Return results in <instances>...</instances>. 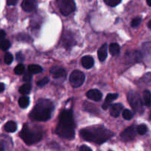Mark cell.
<instances>
[{
    "mask_svg": "<svg viewBox=\"0 0 151 151\" xmlns=\"http://www.w3.org/2000/svg\"><path fill=\"white\" fill-rule=\"evenodd\" d=\"M75 124L73 118V112L70 109L62 111L59 116L58 124L56 133L59 137L66 139L75 138Z\"/></svg>",
    "mask_w": 151,
    "mask_h": 151,
    "instance_id": "obj_1",
    "label": "cell"
},
{
    "mask_svg": "<svg viewBox=\"0 0 151 151\" xmlns=\"http://www.w3.org/2000/svg\"><path fill=\"white\" fill-rule=\"evenodd\" d=\"M81 137L88 142H93L97 144H102L113 137L114 134L110 130L101 125L91 126L81 130Z\"/></svg>",
    "mask_w": 151,
    "mask_h": 151,
    "instance_id": "obj_2",
    "label": "cell"
},
{
    "mask_svg": "<svg viewBox=\"0 0 151 151\" xmlns=\"http://www.w3.org/2000/svg\"><path fill=\"white\" fill-rule=\"evenodd\" d=\"M53 109L54 104L51 100L47 99H41L37 102L29 116L33 120L40 122L47 121L51 117Z\"/></svg>",
    "mask_w": 151,
    "mask_h": 151,
    "instance_id": "obj_3",
    "label": "cell"
},
{
    "mask_svg": "<svg viewBox=\"0 0 151 151\" xmlns=\"http://www.w3.org/2000/svg\"><path fill=\"white\" fill-rule=\"evenodd\" d=\"M20 137L27 145L35 144L42 139L43 132L39 128H31L28 125H24Z\"/></svg>",
    "mask_w": 151,
    "mask_h": 151,
    "instance_id": "obj_4",
    "label": "cell"
},
{
    "mask_svg": "<svg viewBox=\"0 0 151 151\" xmlns=\"http://www.w3.org/2000/svg\"><path fill=\"white\" fill-rule=\"evenodd\" d=\"M128 101L134 111L139 114H142L144 112L142 100L137 91H129L128 94Z\"/></svg>",
    "mask_w": 151,
    "mask_h": 151,
    "instance_id": "obj_5",
    "label": "cell"
},
{
    "mask_svg": "<svg viewBox=\"0 0 151 151\" xmlns=\"http://www.w3.org/2000/svg\"><path fill=\"white\" fill-rule=\"evenodd\" d=\"M60 13L63 16H69L76 8L75 0H56Z\"/></svg>",
    "mask_w": 151,
    "mask_h": 151,
    "instance_id": "obj_6",
    "label": "cell"
},
{
    "mask_svg": "<svg viewBox=\"0 0 151 151\" xmlns=\"http://www.w3.org/2000/svg\"><path fill=\"white\" fill-rule=\"evenodd\" d=\"M85 81V75L83 72L79 70H75L72 72L69 78L70 83L74 88H78L81 86Z\"/></svg>",
    "mask_w": 151,
    "mask_h": 151,
    "instance_id": "obj_7",
    "label": "cell"
},
{
    "mask_svg": "<svg viewBox=\"0 0 151 151\" xmlns=\"http://www.w3.org/2000/svg\"><path fill=\"white\" fill-rule=\"evenodd\" d=\"M60 42H61V44L63 45V47L66 49H70L71 47H72L76 44L73 33H72L71 32H69V31L63 32Z\"/></svg>",
    "mask_w": 151,
    "mask_h": 151,
    "instance_id": "obj_8",
    "label": "cell"
},
{
    "mask_svg": "<svg viewBox=\"0 0 151 151\" xmlns=\"http://www.w3.org/2000/svg\"><path fill=\"white\" fill-rule=\"evenodd\" d=\"M136 135H137V128H135L134 125H132V126L128 127L124 131H122L121 133L120 137L123 141L128 142L134 139Z\"/></svg>",
    "mask_w": 151,
    "mask_h": 151,
    "instance_id": "obj_9",
    "label": "cell"
},
{
    "mask_svg": "<svg viewBox=\"0 0 151 151\" xmlns=\"http://www.w3.org/2000/svg\"><path fill=\"white\" fill-rule=\"evenodd\" d=\"M50 74L54 78H63L66 77V72L63 68L54 66L50 69Z\"/></svg>",
    "mask_w": 151,
    "mask_h": 151,
    "instance_id": "obj_10",
    "label": "cell"
},
{
    "mask_svg": "<svg viewBox=\"0 0 151 151\" xmlns=\"http://www.w3.org/2000/svg\"><path fill=\"white\" fill-rule=\"evenodd\" d=\"M37 6V0H23L22 7L24 11L31 12L35 9Z\"/></svg>",
    "mask_w": 151,
    "mask_h": 151,
    "instance_id": "obj_11",
    "label": "cell"
},
{
    "mask_svg": "<svg viewBox=\"0 0 151 151\" xmlns=\"http://www.w3.org/2000/svg\"><path fill=\"white\" fill-rule=\"evenodd\" d=\"M86 96L90 100L94 101H100L103 97V94L98 89H91L86 93Z\"/></svg>",
    "mask_w": 151,
    "mask_h": 151,
    "instance_id": "obj_12",
    "label": "cell"
},
{
    "mask_svg": "<svg viewBox=\"0 0 151 151\" xmlns=\"http://www.w3.org/2000/svg\"><path fill=\"white\" fill-rule=\"evenodd\" d=\"M122 109H123V106L121 103H116V104L112 105L110 109L111 115L114 117H118L122 111Z\"/></svg>",
    "mask_w": 151,
    "mask_h": 151,
    "instance_id": "obj_13",
    "label": "cell"
},
{
    "mask_svg": "<svg viewBox=\"0 0 151 151\" xmlns=\"http://www.w3.org/2000/svg\"><path fill=\"white\" fill-rule=\"evenodd\" d=\"M81 63H82V66L85 69H91L94 66V58L90 55H86L84 57H83L82 60H81Z\"/></svg>",
    "mask_w": 151,
    "mask_h": 151,
    "instance_id": "obj_14",
    "label": "cell"
},
{
    "mask_svg": "<svg viewBox=\"0 0 151 151\" xmlns=\"http://www.w3.org/2000/svg\"><path fill=\"white\" fill-rule=\"evenodd\" d=\"M118 97V94H109L106 97V100H105V102L103 104V109L106 110L109 106H111V103L114 101V100H116Z\"/></svg>",
    "mask_w": 151,
    "mask_h": 151,
    "instance_id": "obj_15",
    "label": "cell"
},
{
    "mask_svg": "<svg viewBox=\"0 0 151 151\" xmlns=\"http://www.w3.org/2000/svg\"><path fill=\"white\" fill-rule=\"evenodd\" d=\"M97 55H98V58L100 61H104L106 59L108 55L107 52V45L106 44H103L98 50V53H97Z\"/></svg>",
    "mask_w": 151,
    "mask_h": 151,
    "instance_id": "obj_16",
    "label": "cell"
},
{
    "mask_svg": "<svg viewBox=\"0 0 151 151\" xmlns=\"http://www.w3.org/2000/svg\"><path fill=\"white\" fill-rule=\"evenodd\" d=\"M4 130L8 133H13L17 129V125L14 121H9L4 125Z\"/></svg>",
    "mask_w": 151,
    "mask_h": 151,
    "instance_id": "obj_17",
    "label": "cell"
},
{
    "mask_svg": "<svg viewBox=\"0 0 151 151\" xmlns=\"http://www.w3.org/2000/svg\"><path fill=\"white\" fill-rule=\"evenodd\" d=\"M109 51L111 55L115 56L118 55L120 52V47H119V44L116 43H112L109 46Z\"/></svg>",
    "mask_w": 151,
    "mask_h": 151,
    "instance_id": "obj_18",
    "label": "cell"
},
{
    "mask_svg": "<svg viewBox=\"0 0 151 151\" xmlns=\"http://www.w3.org/2000/svg\"><path fill=\"white\" fill-rule=\"evenodd\" d=\"M31 89H32V86L30 83H27L24 84L23 86L20 87L19 88V92L22 94V95H27L28 94H29Z\"/></svg>",
    "mask_w": 151,
    "mask_h": 151,
    "instance_id": "obj_19",
    "label": "cell"
},
{
    "mask_svg": "<svg viewBox=\"0 0 151 151\" xmlns=\"http://www.w3.org/2000/svg\"><path fill=\"white\" fill-rule=\"evenodd\" d=\"M143 101L146 106H151V94L148 90H145L143 92Z\"/></svg>",
    "mask_w": 151,
    "mask_h": 151,
    "instance_id": "obj_20",
    "label": "cell"
},
{
    "mask_svg": "<svg viewBox=\"0 0 151 151\" xmlns=\"http://www.w3.org/2000/svg\"><path fill=\"white\" fill-rule=\"evenodd\" d=\"M29 103V98L26 96H22L19 100V105L22 109H25L28 106Z\"/></svg>",
    "mask_w": 151,
    "mask_h": 151,
    "instance_id": "obj_21",
    "label": "cell"
},
{
    "mask_svg": "<svg viewBox=\"0 0 151 151\" xmlns=\"http://www.w3.org/2000/svg\"><path fill=\"white\" fill-rule=\"evenodd\" d=\"M83 108L86 111H87L88 112H91L92 114H97V109L96 108V106L94 105H92L91 103H87V102L84 103Z\"/></svg>",
    "mask_w": 151,
    "mask_h": 151,
    "instance_id": "obj_22",
    "label": "cell"
},
{
    "mask_svg": "<svg viewBox=\"0 0 151 151\" xmlns=\"http://www.w3.org/2000/svg\"><path fill=\"white\" fill-rule=\"evenodd\" d=\"M28 72L32 74H38L42 72V68L38 65H30L28 67Z\"/></svg>",
    "mask_w": 151,
    "mask_h": 151,
    "instance_id": "obj_23",
    "label": "cell"
},
{
    "mask_svg": "<svg viewBox=\"0 0 151 151\" xmlns=\"http://www.w3.org/2000/svg\"><path fill=\"white\" fill-rule=\"evenodd\" d=\"M137 131L139 135H145L147 132V127L145 125H139L137 126Z\"/></svg>",
    "mask_w": 151,
    "mask_h": 151,
    "instance_id": "obj_24",
    "label": "cell"
},
{
    "mask_svg": "<svg viewBox=\"0 0 151 151\" xmlns=\"http://www.w3.org/2000/svg\"><path fill=\"white\" fill-rule=\"evenodd\" d=\"M10 47V43L8 40H2L0 42V48L3 50V51H6L8 50Z\"/></svg>",
    "mask_w": 151,
    "mask_h": 151,
    "instance_id": "obj_25",
    "label": "cell"
},
{
    "mask_svg": "<svg viewBox=\"0 0 151 151\" xmlns=\"http://www.w3.org/2000/svg\"><path fill=\"white\" fill-rule=\"evenodd\" d=\"M122 116H123L124 119H127V120H130V119H131L134 117V114H133L132 111L128 110V109H125L122 111Z\"/></svg>",
    "mask_w": 151,
    "mask_h": 151,
    "instance_id": "obj_26",
    "label": "cell"
},
{
    "mask_svg": "<svg viewBox=\"0 0 151 151\" xmlns=\"http://www.w3.org/2000/svg\"><path fill=\"white\" fill-rule=\"evenodd\" d=\"M24 66L22 63H20V64H19L18 66H16V68H15V73L16 74V75H22V73H24Z\"/></svg>",
    "mask_w": 151,
    "mask_h": 151,
    "instance_id": "obj_27",
    "label": "cell"
},
{
    "mask_svg": "<svg viewBox=\"0 0 151 151\" xmlns=\"http://www.w3.org/2000/svg\"><path fill=\"white\" fill-rule=\"evenodd\" d=\"M122 0H104L105 3L111 7H115L121 2Z\"/></svg>",
    "mask_w": 151,
    "mask_h": 151,
    "instance_id": "obj_28",
    "label": "cell"
},
{
    "mask_svg": "<svg viewBox=\"0 0 151 151\" xmlns=\"http://www.w3.org/2000/svg\"><path fill=\"white\" fill-rule=\"evenodd\" d=\"M4 62H5L6 64H10V63H11L13 60V55H12L10 53L7 52L5 54V55H4Z\"/></svg>",
    "mask_w": 151,
    "mask_h": 151,
    "instance_id": "obj_29",
    "label": "cell"
},
{
    "mask_svg": "<svg viewBox=\"0 0 151 151\" xmlns=\"http://www.w3.org/2000/svg\"><path fill=\"white\" fill-rule=\"evenodd\" d=\"M49 81H50V79H49L48 78H44L37 82V86L39 87H43L45 85H47V84L49 83Z\"/></svg>",
    "mask_w": 151,
    "mask_h": 151,
    "instance_id": "obj_30",
    "label": "cell"
},
{
    "mask_svg": "<svg viewBox=\"0 0 151 151\" xmlns=\"http://www.w3.org/2000/svg\"><path fill=\"white\" fill-rule=\"evenodd\" d=\"M141 22H142L141 18L139 17L135 18V19H133L132 22H131V26H132L133 27H138L139 25L140 24Z\"/></svg>",
    "mask_w": 151,
    "mask_h": 151,
    "instance_id": "obj_31",
    "label": "cell"
},
{
    "mask_svg": "<svg viewBox=\"0 0 151 151\" xmlns=\"http://www.w3.org/2000/svg\"><path fill=\"white\" fill-rule=\"evenodd\" d=\"M32 74L29 73V72H25V74L24 75V78H23V80L24 81H26V82H29V81L32 80Z\"/></svg>",
    "mask_w": 151,
    "mask_h": 151,
    "instance_id": "obj_32",
    "label": "cell"
},
{
    "mask_svg": "<svg viewBox=\"0 0 151 151\" xmlns=\"http://www.w3.org/2000/svg\"><path fill=\"white\" fill-rule=\"evenodd\" d=\"M143 81H145V82H150L151 81V73H147L145 75L144 77H143Z\"/></svg>",
    "mask_w": 151,
    "mask_h": 151,
    "instance_id": "obj_33",
    "label": "cell"
},
{
    "mask_svg": "<svg viewBox=\"0 0 151 151\" xmlns=\"http://www.w3.org/2000/svg\"><path fill=\"white\" fill-rule=\"evenodd\" d=\"M16 59H17L18 61H23L24 60V55H22V53L19 52L16 55Z\"/></svg>",
    "mask_w": 151,
    "mask_h": 151,
    "instance_id": "obj_34",
    "label": "cell"
},
{
    "mask_svg": "<svg viewBox=\"0 0 151 151\" xmlns=\"http://www.w3.org/2000/svg\"><path fill=\"white\" fill-rule=\"evenodd\" d=\"M6 36V32L4 30H0V41H2L4 39Z\"/></svg>",
    "mask_w": 151,
    "mask_h": 151,
    "instance_id": "obj_35",
    "label": "cell"
},
{
    "mask_svg": "<svg viewBox=\"0 0 151 151\" xmlns=\"http://www.w3.org/2000/svg\"><path fill=\"white\" fill-rule=\"evenodd\" d=\"M79 151H92L91 150V148L88 147V146H86V145H83L82 147L80 148Z\"/></svg>",
    "mask_w": 151,
    "mask_h": 151,
    "instance_id": "obj_36",
    "label": "cell"
},
{
    "mask_svg": "<svg viewBox=\"0 0 151 151\" xmlns=\"http://www.w3.org/2000/svg\"><path fill=\"white\" fill-rule=\"evenodd\" d=\"M17 1L18 0H7V4L8 5H15Z\"/></svg>",
    "mask_w": 151,
    "mask_h": 151,
    "instance_id": "obj_37",
    "label": "cell"
},
{
    "mask_svg": "<svg viewBox=\"0 0 151 151\" xmlns=\"http://www.w3.org/2000/svg\"><path fill=\"white\" fill-rule=\"evenodd\" d=\"M0 151H4V144L1 141H0Z\"/></svg>",
    "mask_w": 151,
    "mask_h": 151,
    "instance_id": "obj_38",
    "label": "cell"
},
{
    "mask_svg": "<svg viewBox=\"0 0 151 151\" xmlns=\"http://www.w3.org/2000/svg\"><path fill=\"white\" fill-rule=\"evenodd\" d=\"M4 90V85L1 83H0V93L2 92Z\"/></svg>",
    "mask_w": 151,
    "mask_h": 151,
    "instance_id": "obj_39",
    "label": "cell"
},
{
    "mask_svg": "<svg viewBox=\"0 0 151 151\" xmlns=\"http://www.w3.org/2000/svg\"><path fill=\"white\" fill-rule=\"evenodd\" d=\"M147 27H148L149 29H151V20L149 21L148 23H147Z\"/></svg>",
    "mask_w": 151,
    "mask_h": 151,
    "instance_id": "obj_40",
    "label": "cell"
},
{
    "mask_svg": "<svg viewBox=\"0 0 151 151\" xmlns=\"http://www.w3.org/2000/svg\"><path fill=\"white\" fill-rule=\"evenodd\" d=\"M147 3L149 6H150L151 7V0H147Z\"/></svg>",
    "mask_w": 151,
    "mask_h": 151,
    "instance_id": "obj_41",
    "label": "cell"
},
{
    "mask_svg": "<svg viewBox=\"0 0 151 151\" xmlns=\"http://www.w3.org/2000/svg\"><path fill=\"white\" fill-rule=\"evenodd\" d=\"M150 119H151V112H150Z\"/></svg>",
    "mask_w": 151,
    "mask_h": 151,
    "instance_id": "obj_42",
    "label": "cell"
},
{
    "mask_svg": "<svg viewBox=\"0 0 151 151\" xmlns=\"http://www.w3.org/2000/svg\"><path fill=\"white\" fill-rule=\"evenodd\" d=\"M110 151H111V150H110Z\"/></svg>",
    "mask_w": 151,
    "mask_h": 151,
    "instance_id": "obj_43",
    "label": "cell"
}]
</instances>
